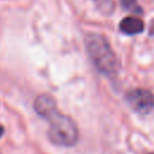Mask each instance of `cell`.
Wrapping results in <instances>:
<instances>
[{
	"mask_svg": "<svg viewBox=\"0 0 154 154\" xmlns=\"http://www.w3.org/2000/svg\"><path fill=\"white\" fill-rule=\"evenodd\" d=\"M85 48L90 60L99 72L107 77L118 75L120 64L108 41L99 34H89L85 37Z\"/></svg>",
	"mask_w": 154,
	"mask_h": 154,
	"instance_id": "obj_1",
	"label": "cell"
},
{
	"mask_svg": "<svg viewBox=\"0 0 154 154\" xmlns=\"http://www.w3.org/2000/svg\"><path fill=\"white\" fill-rule=\"evenodd\" d=\"M48 122L49 129L47 135L51 142L61 147H71L76 144L78 140V129L70 117L57 112L48 119Z\"/></svg>",
	"mask_w": 154,
	"mask_h": 154,
	"instance_id": "obj_2",
	"label": "cell"
},
{
	"mask_svg": "<svg viewBox=\"0 0 154 154\" xmlns=\"http://www.w3.org/2000/svg\"><path fill=\"white\" fill-rule=\"evenodd\" d=\"M125 101L132 111L140 114H149L154 109V94L147 89L129 90L125 95Z\"/></svg>",
	"mask_w": 154,
	"mask_h": 154,
	"instance_id": "obj_3",
	"label": "cell"
},
{
	"mask_svg": "<svg viewBox=\"0 0 154 154\" xmlns=\"http://www.w3.org/2000/svg\"><path fill=\"white\" fill-rule=\"evenodd\" d=\"M34 108L36 111V113L45 118V119H49L51 117H53L58 111H57V103L55 100L48 95V94H41L35 99L34 102Z\"/></svg>",
	"mask_w": 154,
	"mask_h": 154,
	"instance_id": "obj_4",
	"label": "cell"
},
{
	"mask_svg": "<svg viewBox=\"0 0 154 154\" xmlns=\"http://www.w3.org/2000/svg\"><path fill=\"white\" fill-rule=\"evenodd\" d=\"M144 29L143 22L137 17H125L119 23V30L125 35H137Z\"/></svg>",
	"mask_w": 154,
	"mask_h": 154,
	"instance_id": "obj_5",
	"label": "cell"
},
{
	"mask_svg": "<svg viewBox=\"0 0 154 154\" xmlns=\"http://www.w3.org/2000/svg\"><path fill=\"white\" fill-rule=\"evenodd\" d=\"M120 4H122V7L131 13H135V14H142V8L140 6V4L137 2V0H120Z\"/></svg>",
	"mask_w": 154,
	"mask_h": 154,
	"instance_id": "obj_6",
	"label": "cell"
},
{
	"mask_svg": "<svg viewBox=\"0 0 154 154\" xmlns=\"http://www.w3.org/2000/svg\"><path fill=\"white\" fill-rule=\"evenodd\" d=\"M96 4L99 6V8L105 13H109L113 11V1L112 0H96Z\"/></svg>",
	"mask_w": 154,
	"mask_h": 154,
	"instance_id": "obj_7",
	"label": "cell"
},
{
	"mask_svg": "<svg viewBox=\"0 0 154 154\" xmlns=\"http://www.w3.org/2000/svg\"><path fill=\"white\" fill-rule=\"evenodd\" d=\"M2 134H4V128H2V125H0V137L2 136Z\"/></svg>",
	"mask_w": 154,
	"mask_h": 154,
	"instance_id": "obj_8",
	"label": "cell"
},
{
	"mask_svg": "<svg viewBox=\"0 0 154 154\" xmlns=\"http://www.w3.org/2000/svg\"><path fill=\"white\" fill-rule=\"evenodd\" d=\"M152 154H154V153H152Z\"/></svg>",
	"mask_w": 154,
	"mask_h": 154,
	"instance_id": "obj_9",
	"label": "cell"
}]
</instances>
